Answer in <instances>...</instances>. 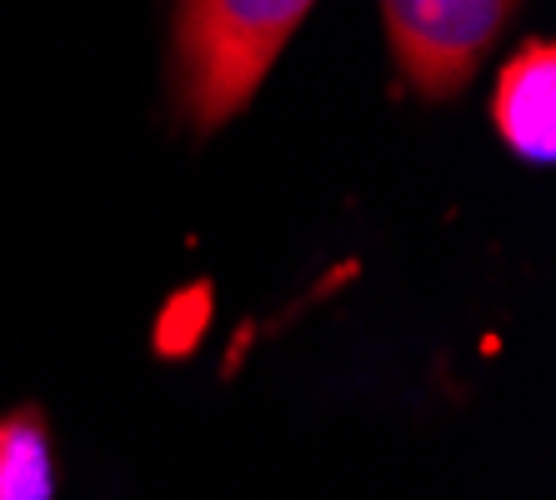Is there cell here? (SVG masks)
Masks as SVG:
<instances>
[{
  "mask_svg": "<svg viewBox=\"0 0 556 500\" xmlns=\"http://www.w3.org/2000/svg\"><path fill=\"white\" fill-rule=\"evenodd\" d=\"M0 500H55L51 431L36 411L0 415Z\"/></svg>",
  "mask_w": 556,
  "mask_h": 500,
  "instance_id": "4",
  "label": "cell"
},
{
  "mask_svg": "<svg viewBox=\"0 0 556 500\" xmlns=\"http://www.w3.org/2000/svg\"><path fill=\"white\" fill-rule=\"evenodd\" d=\"M381 11L406 86L446 101L477 76L517 0H381Z\"/></svg>",
  "mask_w": 556,
  "mask_h": 500,
  "instance_id": "2",
  "label": "cell"
},
{
  "mask_svg": "<svg viewBox=\"0 0 556 500\" xmlns=\"http://www.w3.org/2000/svg\"><path fill=\"white\" fill-rule=\"evenodd\" d=\"M316 0H176L170 86L201 136L241 111Z\"/></svg>",
  "mask_w": 556,
  "mask_h": 500,
  "instance_id": "1",
  "label": "cell"
},
{
  "mask_svg": "<svg viewBox=\"0 0 556 500\" xmlns=\"http://www.w3.org/2000/svg\"><path fill=\"white\" fill-rule=\"evenodd\" d=\"M492 116L502 141L521 155L546 166L556 155V51L552 40H527L511 61H506L502 80H496Z\"/></svg>",
  "mask_w": 556,
  "mask_h": 500,
  "instance_id": "3",
  "label": "cell"
}]
</instances>
